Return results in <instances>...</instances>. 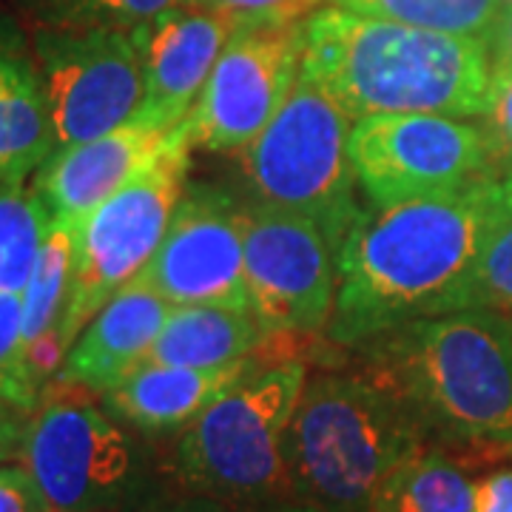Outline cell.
<instances>
[{"label":"cell","mask_w":512,"mask_h":512,"mask_svg":"<svg viewBox=\"0 0 512 512\" xmlns=\"http://www.w3.org/2000/svg\"><path fill=\"white\" fill-rule=\"evenodd\" d=\"M305 384L302 362L245 373L180 433L171 456L177 481L225 504L288 495L285 439Z\"/></svg>","instance_id":"5"},{"label":"cell","mask_w":512,"mask_h":512,"mask_svg":"<svg viewBox=\"0 0 512 512\" xmlns=\"http://www.w3.org/2000/svg\"><path fill=\"white\" fill-rule=\"evenodd\" d=\"M163 512H322L313 510V507H305V504H293V507H268V510H228L225 501H214V498H194V501H185V504H177L171 510Z\"/></svg>","instance_id":"33"},{"label":"cell","mask_w":512,"mask_h":512,"mask_svg":"<svg viewBox=\"0 0 512 512\" xmlns=\"http://www.w3.org/2000/svg\"><path fill=\"white\" fill-rule=\"evenodd\" d=\"M26 424H29L26 413L15 410L12 404L0 402V467L15 456H20Z\"/></svg>","instance_id":"31"},{"label":"cell","mask_w":512,"mask_h":512,"mask_svg":"<svg viewBox=\"0 0 512 512\" xmlns=\"http://www.w3.org/2000/svg\"><path fill=\"white\" fill-rule=\"evenodd\" d=\"M373 376L427 439L512 447V322L493 311L444 313L376 339Z\"/></svg>","instance_id":"3"},{"label":"cell","mask_w":512,"mask_h":512,"mask_svg":"<svg viewBox=\"0 0 512 512\" xmlns=\"http://www.w3.org/2000/svg\"><path fill=\"white\" fill-rule=\"evenodd\" d=\"M501 177V183H504V188L510 191L512 197V160H507V168H504V174H498Z\"/></svg>","instance_id":"34"},{"label":"cell","mask_w":512,"mask_h":512,"mask_svg":"<svg viewBox=\"0 0 512 512\" xmlns=\"http://www.w3.org/2000/svg\"><path fill=\"white\" fill-rule=\"evenodd\" d=\"M487 49H490V60L493 66H510L512 69V6L504 3L501 15L493 23L490 35H487Z\"/></svg>","instance_id":"32"},{"label":"cell","mask_w":512,"mask_h":512,"mask_svg":"<svg viewBox=\"0 0 512 512\" xmlns=\"http://www.w3.org/2000/svg\"><path fill=\"white\" fill-rule=\"evenodd\" d=\"M424 441L373 373L308 379L285 439L288 495L322 512H370L387 476Z\"/></svg>","instance_id":"4"},{"label":"cell","mask_w":512,"mask_h":512,"mask_svg":"<svg viewBox=\"0 0 512 512\" xmlns=\"http://www.w3.org/2000/svg\"><path fill=\"white\" fill-rule=\"evenodd\" d=\"M350 117L299 72L282 109L254 143L239 151L259 205L313 220L342 254L359 208L350 163Z\"/></svg>","instance_id":"6"},{"label":"cell","mask_w":512,"mask_h":512,"mask_svg":"<svg viewBox=\"0 0 512 512\" xmlns=\"http://www.w3.org/2000/svg\"><path fill=\"white\" fill-rule=\"evenodd\" d=\"M188 151L174 128L171 148L157 163L72 228V293L60 325L66 353L94 316L143 274L157 254L185 197Z\"/></svg>","instance_id":"8"},{"label":"cell","mask_w":512,"mask_h":512,"mask_svg":"<svg viewBox=\"0 0 512 512\" xmlns=\"http://www.w3.org/2000/svg\"><path fill=\"white\" fill-rule=\"evenodd\" d=\"M510 211V191L490 174L444 197L359 214L339 254L330 336L362 345L419 319L470 311L481 254Z\"/></svg>","instance_id":"1"},{"label":"cell","mask_w":512,"mask_h":512,"mask_svg":"<svg viewBox=\"0 0 512 512\" xmlns=\"http://www.w3.org/2000/svg\"><path fill=\"white\" fill-rule=\"evenodd\" d=\"M328 6L444 35L487 40L504 0H328Z\"/></svg>","instance_id":"22"},{"label":"cell","mask_w":512,"mask_h":512,"mask_svg":"<svg viewBox=\"0 0 512 512\" xmlns=\"http://www.w3.org/2000/svg\"><path fill=\"white\" fill-rule=\"evenodd\" d=\"M476 512H512V467L476 484Z\"/></svg>","instance_id":"30"},{"label":"cell","mask_w":512,"mask_h":512,"mask_svg":"<svg viewBox=\"0 0 512 512\" xmlns=\"http://www.w3.org/2000/svg\"><path fill=\"white\" fill-rule=\"evenodd\" d=\"M302 72L350 120L373 114L481 117L493 80L478 37L444 35L322 6L305 26Z\"/></svg>","instance_id":"2"},{"label":"cell","mask_w":512,"mask_h":512,"mask_svg":"<svg viewBox=\"0 0 512 512\" xmlns=\"http://www.w3.org/2000/svg\"><path fill=\"white\" fill-rule=\"evenodd\" d=\"M470 308L493 311L512 322V211L481 254L470 288Z\"/></svg>","instance_id":"26"},{"label":"cell","mask_w":512,"mask_h":512,"mask_svg":"<svg viewBox=\"0 0 512 512\" xmlns=\"http://www.w3.org/2000/svg\"><path fill=\"white\" fill-rule=\"evenodd\" d=\"M74 239L72 228H49L40 248L32 279L20 293L23 305V348L29 350L46 336H60L72 293ZM63 342V339H60Z\"/></svg>","instance_id":"21"},{"label":"cell","mask_w":512,"mask_h":512,"mask_svg":"<svg viewBox=\"0 0 512 512\" xmlns=\"http://www.w3.org/2000/svg\"><path fill=\"white\" fill-rule=\"evenodd\" d=\"M242 20L225 12L180 3L157 20L134 29L143 49L146 94L137 123L174 131L197 106L225 43Z\"/></svg>","instance_id":"14"},{"label":"cell","mask_w":512,"mask_h":512,"mask_svg":"<svg viewBox=\"0 0 512 512\" xmlns=\"http://www.w3.org/2000/svg\"><path fill=\"white\" fill-rule=\"evenodd\" d=\"M174 131L131 120L77 146L60 148L35 171V194L55 228H74L171 148Z\"/></svg>","instance_id":"15"},{"label":"cell","mask_w":512,"mask_h":512,"mask_svg":"<svg viewBox=\"0 0 512 512\" xmlns=\"http://www.w3.org/2000/svg\"><path fill=\"white\" fill-rule=\"evenodd\" d=\"M52 222L23 185H0V293H23Z\"/></svg>","instance_id":"23"},{"label":"cell","mask_w":512,"mask_h":512,"mask_svg":"<svg viewBox=\"0 0 512 512\" xmlns=\"http://www.w3.org/2000/svg\"><path fill=\"white\" fill-rule=\"evenodd\" d=\"M248 208L228 194L194 188L174 211L157 254L134 282L183 305H248L245 293Z\"/></svg>","instance_id":"13"},{"label":"cell","mask_w":512,"mask_h":512,"mask_svg":"<svg viewBox=\"0 0 512 512\" xmlns=\"http://www.w3.org/2000/svg\"><path fill=\"white\" fill-rule=\"evenodd\" d=\"M43 393L46 390L26 362L20 293H0V402L32 416L40 407Z\"/></svg>","instance_id":"25"},{"label":"cell","mask_w":512,"mask_h":512,"mask_svg":"<svg viewBox=\"0 0 512 512\" xmlns=\"http://www.w3.org/2000/svg\"><path fill=\"white\" fill-rule=\"evenodd\" d=\"M487 120V137L493 140L498 160H512V69L493 66L487 109L481 114Z\"/></svg>","instance_id":"28"},{"label":"cell","mask_w":512,"mask_h":512,"mask_svg":"<svg viewBox=\"0 0 512 512\" xmlns=\"http://www.w3.org/2000/svg\"><path fill=\"white\" fill-rule=\"evenodd\" d=\"M55 151L35 57L0 26V185H23Z\"/></svg>","instance_id":"18"},{"label":"cell","mask_w":512,"mask_h":512,"mask_svg":"<svg viewBox=\"0 0 512 512\" xmlns=\"http://www.w3.org/2000/svg\"><path fill=\"white\" fill-rule=\"evenodd\" d=\"M46 26L134 32L185 0H32Z\"/></svg>","instance_id":"24"},{"label":"cell","mask_w":512,"mask_h":512,"mask_svg":"<svg viewBox=\"0 0 512 512\" xmlns=\"http://www.w3.org/2000/svg\"><path fill=\"white\" fill-rule=\"evenodd\" d=\"M268 333L248 305H183L165 319L146 362L177 367H225L245 362Z\"/></svg>","instance_id":"19"},{"label":"cell","mask_w":512,"mask_h":512,"mask_svg":"<svg viewBox=\"0 0 512 512\" xmlns=\"http://www.w3.org/2000/svg\"><path fill=\"white\" fill-rule=\"evenodd\" d=\"M174 305L140 282H131L74 339L57 379L106 393L143 365Z\"/></svg>","instance_id":"16"},{"label":"cell","mask_w":512,"mask_h":512,"mask_svg":"<svg viewBox=\"0 0 512 512\" xmlns=\"http://www.w3.org/2000/svg\"><path fill=\"white\" fill-rule=\"evenodd\" d=\"M197 6H208L225 12L237 20H308L313 12L328 6V0H188Z\"/></svg>","instance_id":"27"},{"label":"cell","mask_w":512,"mask_h":512,"mask_svg":"<svg viewBox=\"0 0 512 512\" xmlns=\"http://www.w3.org/2000/svg\"><path fill=\"white\" fill-rule=\"evenodd\" d=\"M339 288V251L308 217L248 208L245 293L265 333L328 328Z\"/></svg>","instance_id":"12"},{"label":"cell","mask_w":512,"mask_h":512,"mask_svg":"<svg viewBox=\"0 0 512 512\" xmlns=\"http://www.w3.org/2000/svg\"><path fill=\"white\" fill-rule=\"evenodd\" d=\"M32 57L55 131V151L126 126L143 106L146 69L134 32L43 26Z\"/></svg>","instance_id":"10"},{"label":"cell","mask_w":512,"mask_h":512,"mask_svg":"<svg viewBox=\"0 0 512 512\" xmlns=\"http://www.w3.org/2000/svg\"><path fill=\"white\" fill-rule=\"evenodd\" d=\"M92 390L57 379L29 416L20 461L52 512H114L140 493V453Z\"/></svg>","instance_id":"7"},{"label":"cell","mask_w":512,"mask_h":512,"mask_svg":"<svg viewBox=\"0 0 512 512\" xmlns=\"http://www.w3.org/2000/svg\"><path fill=\"white\" fill-rule=\"evenodd\" d=\"M504 3H510V6H512V0H504Z\"/></svg>","instance_id":"35"},{"label":"cell","mask_w":512,"mask_h":512,"mask_svg":"<svg viewBox=\"0 0 512 512\" xmlns=\"http://www.w3.org/2000/svg\"><path fill=\"white\" fill-rule=\"evenodd\" d=\"M248 373V359L225 367H177L143 362L103 393L114 419L143 433H183L211 402Z\"/></svg>","instance_id":"17"},{"label":"cell","mask_w":512,"mask_h":512,"mask_svg":"<svg viewBox=\"0 0 512 512\" xmlns=\"http://www.w3.org/2000/svg\"><path fill=\"white\" fill-rule=\"evenodd\" d=\"M305 26L308 20H242L197 106L177 126L185 146L242 151L254 143L302 72Z\"/></svg>","instance_id":"11"},{"label":"cell","mask_w":512,"mask_h":512,"mask_svg":"<svg viewBox=\"0 0 512 512\" xmlns=\"http://www.w3.org/2000/svg\"><path fill=\"white\" fill-rule=\"evenodd\" d=\"M350 163L376 208L453 194L495 174L484 128L441 114H373L350 128Z\"/></svg>","instance_id":"9"},{"label":"cell","mask_w":512,"mask_h":512,"mask_svg":"<svg viewBox=\"0 0 512 512\" xmlns=\"http://www.w3.org/2000/svg\"><path fill=\"white\" fill-rule=\"evenodd\" d=\"M0 512H49L26 467H0Z\"/></svg>","instance_id":"29"},{"label":"cell","mask_w":512,"mask_h":512,"mask_svg":"<svg viewBox=\"0 0 512 512\" xmlns=\"http://www.w3.org/2000/svg\"><path fill=\"white\" fill-rule=\"evenodd\" d=\"M370 512H476V484L424 444L387 476Z\"/></svg>","instance_id":"20"}]
</instances>
